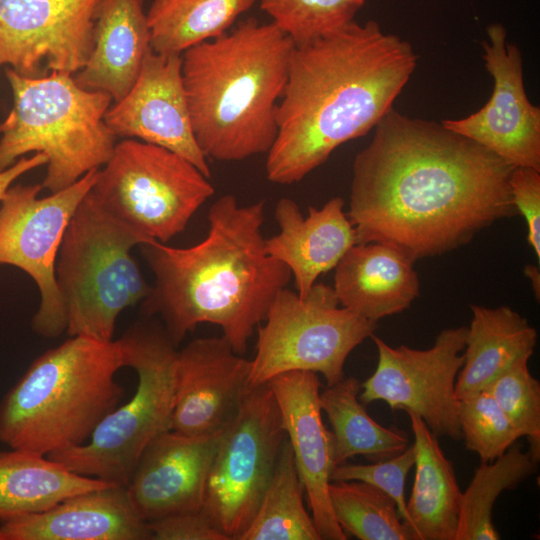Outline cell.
I'll return each instance as SVG.
<instances>
[{
	"instance_id": "obj_1",
	"label": "cell",
	"mask_w": 540,
	"mask_h": 540,
	"mask_svg": "<svg viewBox=\"0 0 540 540\" xmlns=\"http://www.w3.org/2000/svg\"><path fill=\"white\" fill-rule=\"evenodd\" d=\"M374 129L352 167L347 216L357 243H384L415 262L518 213L513 166L475 141L393 109Z\"/></svg>"
},
{
	"instance_id": "obj_2",
	"label": "cell",
	"mask_w": 540,
	"mask_h": 540,
	"mask_svg": "<svg viewBox=\"0 0 540 540\" xmlns=\"http://www.w3.org/2000/svg\"><path fill=\"white\" fill-rule=\"evenodd\" d=\"M409 42L373 20L295 46L267 152L269 181L289 185L340 145L366 135L392 109L417 65Z\"/></svg>"
},
{
	"instance_id": "obj_3",
	"label": "cell",
	"mask_w": 540,
	"mask_h": 540,
	"mask_svg": "<svg viewBox=\"0 0 540 540\" xmlns=\"http://www.w3.org/2000/svg\"><path fill=\"white\" fill-rule=\"evenodd\" d=\"M264 215V200L241 205L227 194L209 208L208 232L197 244L140 245L154 275L144 313L161 318L176 346L198 324L211 323L236 353L247 351L254 329L291 278L266 250Z\"/></svg>"
},
{
	"instance_id": "obj_4",
	"label": "cell",
	"mask_w": 540,
	"mask_h": 540,
	"mask_svg": "<svg viewBox=\"0 0 540 540\" xmlns=\"http://www.w3.org/2000/svg\"><path fill=\"white\" fill-rule=\"evenodd\" d=\"M294 47L273 22L249 18L181 54L192 129L206 158L228 162L267 154Z\"/></svg>"
},
{
	"instance_id": "obj_5",
	"label": "cell",
	"mask_w": 540,
	"mask_h": 540,
	"mask_svg": "<svg viewBox=\"0 0 540 540\" xmlns=\"http://www.w3.org/2000/svg\"><path fill=\"white\" fill-rule=\"evenodd\" d=\"M119 340L70 336L36 358L0 402V442L47 456L85 443L125 395Z\"/></svg>"
},
{
	"instance_id": "obj_6",
	"label": "cell",
	"mask_w": 540,
	"mask_h": 540,
	"mask_svg": "<svg viewBox=\"0 0 540 540\" xmlns=\"http://www.w3.org/2000/svg\"><path fill=\"white\" fill-rule=\"evenodd\" d=\"M5 76L13 103L0 123V171L26 154L43 153L41 185L53 193L109 160L117 143L104 121L109 94L84 89L65 73L25 77L6 68Z\"/></svg>"
},
{
	"instance_id": "obj_7",
	"label": "cell",
	"mask_w": 540,
	"mask_h": 540,
	"mask_svg": "<svg viewBox=\"0 0 540 540\" xmlns=\"http://www.w3.org/2000/svg\"><path fill=\"white\" fill-rule=\"evenodd\" d=\"M147 242L86 194L68 223L55 265L69 336L113 340L119 314L151 290L131 255L133 247Z\"/></svg>"
},
{
	"instance_id": "obj_8",
	"label": "cell",
	"mask_w": 540,
	"mask_h": 540,
	"mask_svg": "<svg viewBox=\"0 0 540 540\" xmlns=\"http://www.w3.org/2000/svg\"><path fill=\"white\" fill-rule=\"evenodd\" d=\"M125 367L137 373L132 398L78 446L47 455L74 473L127 486L146 446L172 429L177 346L163 325L136 322L118 339Z\"/></svg>"
},
{
	"instance_id": "obj_9",
	"label": "cell",
	"mask_w": 540,
	"mask_h": 540,
	"mask_svg": "<svg viewBox=\"0 0 540 540\" xmlns=\"http://www.w3.org/2000/svg\"><path fill=\"white\" fill-rule=\"evenodd\" d=\"M215 189L195 165L164 147L128 138L117 142L89 190L113 218L148 241L183 232Z\"/></svg>"
},
{
	"instance_id": "obj_10",
	"label": "cell",
	"mask_w": 540,
	"mask_h": 540,
	"mask_svg": "<svg viewBox=\"0 0 540 540\" xmlns=\"http://www.w3.org/2000/svg\"><path fill=\"white\" fill-rule=\"evenodd\" d=\"M263 322L250 360L251 388L292 371L319 373L333 385L344 378L350 353L377 327L342 307L333 287L318 282L304 298L287 287L281 290Z\"/></svg>"
},
{
	"instance_id": "obj_11",
	"label": "cell",
	"mask_w": 540,
	"mask_h": 540,
	"mask_svg": "<svg viewBox=\"0 0 540 540\" xmlns=\"http://www.w3.org/2000/svg\"><path fill=\"white\" fill-rule=\"evenodd\" d=\"M285 440L270 386L250 388L221 432L202 506L229 540H239L254 517Z\"/></svg>"
},
{
	"instance_id": "obj_12",
	"label": "cell",
	"mask_w": 540,
	"mask_h": 540,
	"mask_svg": "<svg viewBox=\"0 0 540 540\" xmlns=\"http://www.w3.org/2000/svg\"><path fill=\"white\" fill-rule=\"evenodd\" d=\"M98 169L74 184L39 197L41 184L10 186L0 200V264L28 274L40 292L33 330L47 338L60 336L67 327L58 290L55 265L68 223L91 189Z\"/></svg>"
},
{
	"instance_id": "obj_13",
	"label": "cell",
	"mask_w": 540,
	"mask_h": 540,
	"mask_svg": "<svg viewBox=\"0 0 540 540\" xmlns=\"http://www.w3.org/2000/svg\"><path fill=\"white\" fill-rule=\"evenodd\" d=\"M467 327L442 330L428 349L391 347L372 334L378 351L374 373L361 383L362 403L384 401L419 416L437 437L461 439L455 384L464 358Z\"/></svg>"
},
{
	"instance_id": "obj_14",
	"label": "cell",
	"mask_w": 540,
	"mask_h": 540,
	"mask_svg": "<svg viewBox=\"0 0 540 540\" xmlns=\"http://www.w3.org/2000/svg\"><path fill=\"white\" fill-rule=\"evenodd\" d=\"M100 0H0V66L25 77L75 75L94 46Z\"/></svg>"
},
{
	"instance_id": "obj_15",
	"label": "cell",
	"mask_w": 540,
	"mask_h": 540,
	"mask_svg": "<svg viewBox=\"0 0 540 540\" xmlns=\"http://www.w3.org/2000/svg\"><path fill=\"white\" fill-rule=\"evenodd\" d=\"M485 67L494 85L490 99L475 113L442 124L496 154L513 167L540 171V108L527 97L520 49L507 42L501 24L487 27Z\"/></svg>"
},
{
	"instance_id": "obj_16",
	"label": "cell",
	"mask_w": 540,
	"mask_h": 540,
	"mask_svg": "<svg viewBox=\"0 0 540 540\" xmlns=\"http://www.w3.org/2000/svg\"><path fill=\"white\" fill-rule=\"evenodd\" d=\"M104 121L117 137L164 147L189 160L211 178L207 158L192 129L181 54L157 53L151 48L134 84L108 108Z\"/></svg>"
},
{
	"instance_id": "obj_17",
	"label": "cell",
	"mask_w": 540,
	"mask_h": 540,
	"mask_svg": "<svg viewBox=\"0 0 540 540\" xmlns=\"http://www.w3.org/2000/svg\"><path fill=\"white\" fill-rule=\"evenodd\" d=\"M250 360L223 337L197 338L177 352L172 430L213 434L234 418L251 388Z\"/></svg>"
},
{
	"instance_id": "obj_18",
	"label": "cell",
	"mask_w": 540,
	"mask_h": 540,
	"mask_svg": "<svg viewBox=\"0 0 540 540\" xmlns=\"http://www.w3.org/2000/svg\"><path fill=\"white\" fill-rule=\"evenodd\" d=\"M267 384L276 398L320 540H346L329 498V484L335 467L333 440L322 419L317 374L292 371L274 377Z\"/></svg>"
},
{
	"instance_id": "obj_19",
	"label": "cell",
	"mask_w": 540,
	"mask_h": 540,
	"mask_svg": "<svg viewBox=\"0 0 540 540\" xmlns=\"http://www.w3.org/2000/svg\"><path fill=\"white\" fill-rule=\"evenodd\" d=\"M221 432L186 435L171 429L146 446L126 488L147 523L202 509Z\"/></svg>"
},
{
	"instance_id": "obj_20",
	"label": "cell",
	"mask_w": 540,
	"mask_h": 540,
	"mask_svg": "<svg viewBox=\"0 0 540 540\" xmlns=\"http://www.w3.org/2000/svg\"><path fill=\"white\" fill-rule=\"evenodd\" d=\"M1 540H147L148 523L126 486L112 483L38 513L0 520Z\"/></svg>"
},
{
	"instance_id": "obj_21",
	"label": "cell",
	"mask_w": 540,
	"mask_h": 540,
	"mask_svg": "<svg viewBox=\"0 0 540 540\" xmlns=\"http://www.w3.org/2000/svg\"><path fill=\"white\" fill-rule=\"evenodd\" d=\"M274 216L280 231L266 238V250L290 270L296 292L304 298L318 277L335 268L357 243L355 229L340 197L321 208L308 207L306 217L294 200L284 197L276 203Z\"/></svg>"
},
{
	"instance_id": "obj_22",
	"label": "cell",
	"mask_w": 540,
	"mask_h": 540,
	"mask_svg": "<svg viewBox=\"0 0 540 540\" xmlns=\"http://www.w3.org/2000/svg\"><path fill=\"white\" fill-rule=\"evenodd\" d=\"M413 264L390 245L356 243L334 268L339 304L374 322L404 311L420 291Z\"/></svg>"
},
{
	"instance_id": "obj_23",
	"label": "cell",
	"mask_w": 540,
	"mask_h": 540,
	"mask_svg": "<svg viewBox=\"0 0 540 540\" xmlns=\"http://www.w3.org/2000/svg\"><path fill=\"white\" fill-rule=\"evenodd\" d=\"M150 49L143 0H100L93 50L74 79L80 87L107 93L117 102L134 84Z\"/></svg>"
},
{
	"instance_id": "obj_24",
	"label": "cell",
	"mask_w": 540,
	"mask_h": 540,
	"mask_svg": "<svg viewBox=\"0 0 540 540\" xmlns=\"http://www.w3.org/2000/svg\"><path fill=\"white\" fill-rule=\"evenodd\" d=\"M471 311L464 362L455 384L458 400L486 390L503 373L528 362L537 343L536 329L508 306L472 305Z\"/></svg>"
},
{
	"instance_id": "obj_25",
	"label": "cell",
	"mask_w": 540,
	"mask_h": 540,
	"mask_svg": "<svg viewBox=\"0 0 540 540\" xmlns=\"http://www.w3.org/2000/svg\"><path fill=\"white\" fill-rule=\"evenodd\" d=\"M414 435L415 477L406 501L412 540H455L462 492L452 462L437 436L416 414L407 412Z\"/></svg>"
},
{
	"instance_id": "obj_26",
	"label": "cell",
	"mask_w": 540,
	"mask_h": 540,
	"mask_svg": "<svg viewBox=\"0 0 540 540\" xmlns=\"http://www.w3.org/2000/svg\"><path fill=\"white\" fill-rule=\"evenodd\" d=\"M112 482L72 472L32 451H0V520L45 511Z\"/></svg>"
},
{
	"instance_id": "obj_27",
	"label": "cell",
	"mask_w": 540,
	"mask_h": 540,
	"mask_svg": "<svg viewBox=\"0 0 540 540\" xmlns=\"http://www.w3.org/2000/svg\"><path fill=\"white\" fill-rule=\"evenodd\" d=\"M361 383L343 378L319 393V404L331 425L335 466L362 455L374 460L393 457L409 446L404 431L384 427L366 411L359 399Z\"/></svg>"
},
{
	"instance_id": "obj_28",
	"label": "cell",
	"mask_w": 540,
	"mask_h": 540,
	"mask_svg": "<svg viewBox=\"0 0 540 540\" xmlns=\"http://www.w3.org/2000/svg\"><path fill=\"white\" fill-rule=\"evenodd\" d=\"M255 1L153 0L147 11L151 48L157 53L182 54L228 32Z\"/></svg>"
},
{
	"instance_id": "obj_29",
	"label": "cell",
	"mask_w": 540,
	"mask_h": 540,
	"mask_svg": "<svg viewBox=\"0 0 540 540\" xmlns=\"http://www.w3.org/2000/svg\"><path fill=\"white\" fill-rule=\"evenodd\" d=\"M303 492L286 439L257 511L239 540H320Z\"/></svg>"
},
{
	"instance_id": "obj_30",
	"label": "cell",
	"mask_w": 540,
	"mask_h": 540,
	"mask_svg": "<svg viewBox=\"0 0 540 540\" xmlns=\"http://www.w3.org/2000/svg\"><path fill=\"white\" fill-rule=\"evenodd\" d=\"M538 460L520 446L512 445L491 462H481L462 493L455 540H498L492 509L499 495L516 488L536 472Z\"/></svg>"
},
{
	"instance_id": "obj_31",
	"label": "cell",
	"mask_w": 540,
	"mask_h": 540,
	"mask_svg": "<svg viewBox=\"0 0 540 540\" xmlns=\"http://www.w3.org/2000/svg\"><path fill=\"white\" fill-rule=\"evenodd\" d=\"M334 517L345 533L360 540H412L395 501L363 481H331Z\"/></svg>"
},
{
	"instance_id": "obj_32",
	"label": "cell",
	"mask_w": 540,
	"mask_h": 540,
	"mask_svg": "<svg viewBox=\"0 0 540 540\" xmlns=\"http://www.w3.org/2000/svg\"><path fill=\"white\" fill-rule=\"evenodd\" d=\"M367 0H260L261 9L295 46L329 35L351 22Z\"/></svg>"
},
{
	"instance_id": "obj_33",
	"label": "cell",
	"mask_w": 540,
	"mask_h": 540,
	"mask_svg": "<svg viewBox=\"0 0 540 540\" xmlns=\"http://www.w3.org/2000/svg\"><path fill=\"white\" fill-rule=\"evenodd\" d=\"M461 438L481 462H491L506 452L519 433L487 390L459 399Z\"/></svg>"
},
{
	"instance_id": "obj_34",
	"label": "cell",
	"mask_w": 540,
	"mask_h": 540,
	"mask_svg": "<svg viewBox=\"0 0 540 540\" xmlns=\"http://www.w3.org/2000/svg\"><path fill=\"white\" fill-rule=\"evenodd\" d=\"M494 397L520 437L528 439L529 451L540 457V383L523 362L503 373L486 389Z\"/></svg>"
},
{
	"instance_id": "obj_35",
	"label": "cell",
	"mask_w": 540,
	"mask_h": 540,
	"mask_svg": "<svg viewBox=\"0 0 540 540\" xmlns=\"http://www.w3.org/2000/svg\"><path fill=\"white\" fill-rule=\"evenodd\" d=\"M415 464L413 444L401 453L371 464H349L334 467L331 481H363L384 491L396 503L400 518L407 527L409 517L406 509L405 482ZM408 529V528H407Z\"/></svg>"
},
{
	"instance_id": "obj_36",
	"label": "cell",
	"mask_w": 540,
	"mask_h": 540,
	"mask_svg": "<svg viewBox=\"0 0 540 540\" xmlns=\"http://www.w3.org/2000/svg\"><path fill=\"white\" fill-rule=\"evenodd\" d=\"M509 187L513 204L527 225V240L540 259V171L530 167H513Z\"/></svg>"
},
{
	"instance_id": "obj_37",
	"label": "cell",
	"mask_w": 540,
	"mask_h": 540,
	"mask_svg": "<svg viewBox=\"0 0 540 540\" xmlns=\"http://www.w3.org/2000/svg\"><path fill=\"white\" fill-rule=\"evenodd\" d=\"M148 526L154 540H229L202 509L172 514Z\"/></svg>"
},
{
	"instance_id": "obj_38",
	"label": "cell",
	"mask_w": 540,
	"mask_h": 540,
	"mask_svg": "<svg viewBox=\"0 0 540 540\" xmlns=\"http://www.w3.org/2000/svg\"><path fill=\"white\" fill-rule=\"evenodd\" d=\"M43 153H35L31 157H21L10 167L0 171V200L13 182L27 172L47 164Z\"/></svg>"
},
{
	"instance_id": "obj_39",
	"label": "cell",
	"mask_w": 540,
	"mask_h": 540,
	"mask_svg": "<svg viewBox=\"0 0 540 540\" xmlns=\"http://www.w3.org/2000/svg\"><path fill=\"white\" fill-rule=\"evenodd\" d=\"M524 272L526 276L531 279L534 292L537 295V297H539V292H540L539 268L534 265L529 264L525 267Z\"/></svg>"
},
{
	"instance_id": "obj_40",
	"label": "cell",
	"mask_w": 540,
	"mask_h": 540,
	"mask_svg": "<svg viewBox=\"0 0 540 540\" xmlns=\"http://www.w3.org/2000/svg\"><path fill=\"white\" fill-rule=\"evenodd\" d=\"M0 540H1V533H0Z\"/></svg>"
}]
</instances>
